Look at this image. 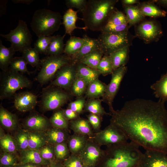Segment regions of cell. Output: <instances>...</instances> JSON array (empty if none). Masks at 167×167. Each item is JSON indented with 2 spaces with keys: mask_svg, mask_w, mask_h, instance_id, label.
<instances>
[{
  "mask_svg": "<svg viewBox=\"0 0 167 167\" xmlns=\"http://www.w3.org/2000/svg\"><path fill=\"white\" fill-rule=\"evenodd\" d=\"M165 102L137 98L126 101L111 114L110 123L146 150L167 155V111Z\"/></svg>",
  "mask_w": 167,
  "mask_h": 167,
  "instance_id": "cell-1",
  "label": "cell"
},
{
  "mask_svg": "<svg viewBox=\"0 0 167 167\" xmlns=\"http://www.w3.org/2000/svg\"><path fill=\"white\" fill-rule=\"evenodd\" d=\"M139 147L131 141L107 147L97 167H137L143 155Z\"/></svg>",
  "mask_w": 167,
  "mask_h": 167,
  "instance_id": "cell-2",
  "label": "cell"
},
{
  "mask_svg": "<svg viewBox=\"0 0 167 167\" xmlns=\"http://www.w3.org/2000/svg\"><path fill=\"white\" fill-rule=\"evenodd\" d=\"M118 0H88L82 13L87 29L101 31L106 25Z\"/></svg>",
  "mask_w": 167,
  "mask_h": 167,
  "instance_id": "cell-3",
  "label": "cell"
},
{
  "mask_svg": "<svg viewBox=\"0 0 167 167\" xmlns=\"http://www.w3.org/2000/svg\"><path fill=\"white\" fill-rule=\"evenodd\" d=\"M60 13L46 9L35 11L30 24L36 36H50L57 31L62 24Z\"/></svg>",
  "mask_w": 167,
  "mask_h": 167,
  "instance_id": "cell-4",
  "label": "cell"
},
{
  "mask_svg": "<svg viewBox=\"0 0 167 167\" xmlns=\"http://www.w3.org/2000/svg\"><path fill=\"white\" fill-rule=\"evenodd\" d=\"M135 37L127 31L119 33H101L97 39L104 55H109L117 50L129 47Z\"/></svg>",
  "mask_w": 167,
  "mask_h": 167,
  "instance_id": "cell-5",
  "label": "cell"
},
{
  "mask_svg": "<svg viewBox=\"0 0 167 167\" xmlns=\"http://www.w3.org/2000/svg\"><path fill=\"white\" fill-rule=\"evenodd\" d=\"M4 71L0 84L1 100L10 98L17 90L32 85L31 81L19 72L9 69Z\"/></svg>",
  "mask_w": 167,
  "mask_h": 167,
  "instance_id": "cell-6",
  "label": "cell"
},
{
  "mask_svg": "<svg viewBox=\"0 0 167 167\" xmlns=\"http://www.w3.org/2000/svg\"><path fill=\"white\" fill-rule=\"evenodd\" d=\"M71 63V57L64 54L58 56L48 55L41 60V67L36 80L41 84L47 83L53 79L62 67Z\"/></svg>",
  "mask_w": 167,
  "mask_h": 167,
  "instance_id": "cell-7",
  "label": "cell"
},
{
  "mask_svg": "<svg viewBox=\"0 0 167 167\" xmlns=\"http://www.w3.org/2000/svg\"><path fill=\"white\" fill-rule=\"evenodd\" d=\"M0 36L11 43V46L15 51L22 53L24 50L32 48V35L26 23L19 19L17 27L6 34Z\"/></svg>",
  "mask_w": 167,
  "mask_h": 167,
  "instance_id": "cell-8",
  "label": "cell"
},
{
  "mask_svg": "<svg viewBox=\"0 0 167 167\" xmlns=\"http://www.w3.org/2000/svg\"><path fill=\"white\" fill-rule=\"evenodd\" d=\"M48 88L43 91L41 106L45 111L55 110L60 109L67 103L70 96L62 88Z\"/></svg>",
  "mask_w": 167,
  "mask_h": 167,
  "instance_id": "cell-9",
  "label": "cell"
},
{
  "mask_svg": "<svg viewBox=\"0 0 167 167\" xmlns=\"http://www.w3.org/2000/svg\"><path fill=\"white\" fill-rule=\"evenodd\" d=\"M90 138L101 146L107 147L126 143L129 139L122 131L111 123Z\"/></svg>",
  "mask_w": 167,
  "mask_h": 167,
  "instance_id": "cell-10",
  "label": "cell"
},
{
  "mask_svg": "<svg viewBox=\"0 0 167 167\" xmlns=\"http://www.w3.org/2000/svg\"><path fill=\"white\" fill-rule=\"evenodd\" d=\"M135 36L146 44L158 41L163 35L161 24L155 20L143 21L135 26Z\"/></svg>",
  "mask_w": 167,
  "mask_h": 167,
  "instance_id": "cell-11",
  "label": "cell"
},
{
  "mask_svg": "<svg viewBox=\"0 0 167 167\" xmlns=\"http://www.w3.org/2000/svg\"><path fill=\"white\" fill-rule=\"evenodd\" d=\"M127 70V66H122L113 71L110 82L102 97V101L108 104L111 114L115 111L113 106V101Z\"/></svg>",
  "mask_w": 167,
  "mask_h": 167,
  "instance_id": "cell-12",
  "label": "cell"
},
{
  "mask_svg": "<svg viewBox=\"0 0 167 167\" xmlns=\"http://www.w3.org/2000/svg\"><path fill=\"white\" fill-rule=\"evenodd\" d=\"M105 150L92 138H89L86 146L79 154L84 165L97 167L103 159Z\"/></svg>",
  "mask_w": 167,
  "mask_h": 167,
  "instance_id": "cell-13",
  "label": "cell"
},
{
  "mask_svg": "<svg viewBox=\"0 0 167 167\" xmlns=\"http://www.w3.org/2000/svg\"><path fill=\"white\" fill-rule=\"evenodd\" d=\"M76 77V64L71 63L62 67L57 71L50 85L68 89L71 88Z\"/></svg>",
  "mask_w": 167,
  "mask_h": 167,
  "instance_id": "cell-14",
  "label": "cell"
},
{
  "mask_svg": "<svg viewBox=\"0 0 167 167\" xmlns=\"http://www.w3.org/2000/svg\"><path fill=\"white\" fill-rule=\"evenodd\" d=\"M137 167H167V155L156 151L146 150Z\"/></svg>",
  "mask_w": 167,
  "mask_h": 167,
  "instance_id": "cell-15",
  "label": "cell"
},
{
  "mask_svg": "<svg viewBox=\"0 0 167 167\" xmlns=\"http://www.w3.org/2000/svg\"><path fill=\"white\" fill-rule=\"evenodd\" d=\"M23 125L25 130L29 131L45 132L52 127L49 119L37 113L29 115Z\"/></svg>",
  "mask_w": 167,
  "mask_h": 167,
  "instance_id": "cell-16",
  "label": "cell"
},
{
  "mask_svg": "<svg viewBox=\"0 0 167 167\" xmlns=\"http://www.w3.org/2000/svg\"><path fill=\"white\" fill-rule=\"evenodd\" d=\"M37 103V96L29 92H21L14 96V106L20 112L31 111L34 109Z\"/></svg>",
  "mask_w": 167,
  "mask_h": 167,
  "instance_id": "cell-17",
  "label": "cell"
},
{
  "mask_svg": "<svg viewBox=\"0 0 167 167\" xmlns=\"http://www.w3.org/2000/svg\"><path fill=\"white\" fill-rule=\"evenodd\" d=\"M83 45L79 50L75 54L71 56V63L76 64L79 62L85 56L92 51L100 49V45L97 39L90 38L84 35Z\"/></svg>",
  "mask_w": 167,
  "mask_h": 167,
  "instance_id": "cell-18",
  "label": "cell"
},
{
  "mask_svg": "<svg viewBox=\"0 0 167 167\" xmlns=\"http://www.w3.org/2000/svg\"><path fill=\"white\" fill-rule=\"evenodd\" d=\"M19 164L28 163L39 165H49L50 162L43 159L38 149L28 148L18 152Z\"/></svg>",
  "mask_w": 167,
  "mask_h": 167,
  "instance_id": "cell-19",
  "label": "cell"
},
{
  "mask_svg": "<svg viewBox=\"0 0 167 167\" xmlns=\"http://www.w3.org/2000/svg\"><path fill=\"white\" fill-rule=\"evenodd\" d=\"M47 144L54 145L67 142L70 136L68 130L52 126L45 132Z\"/></svg>",
  "mask_w": 167,
  "mask_h": 167,
  "instance_id": "cell-20",
  "label": "cell"
},
{
  "mask_svg": "<svg viewBox=\"0 0 167 167\" xmlns=\"http://www.w3.org/2000/svg\"><path fill=\"white\" fill-rule=\"evenodd\" d=\"M69 127L76 133L92 138L94 135L92 126L88 119L80 117L69 121Z\"/></svg>",
  "mask_w": 167,
  "mask_h": 167,
  "instance_id": "cell-21",
  "label": "cell"
},
{
  "mask_svg": "<svg viewBox=\"0 0 167 167\" xmlns=\"http://www.w3.org/2000/svg\"><path fill=\"white\" fill-rule=\"evenodd\" d=\"M88 138L87 135L76 133L70 135L67 145L71 154L79 155L86 146Z\"/></svg>",
  "mask_w": 167,
  "mask_h": 167,
  "instance_id": "cell-22",
  "label": "cell"
},
{
  "mask_svg": "<svg viewBox=\"0 0 167 167\" xmlns=\"http://www.w3.org/2000/svg\"><path fill=\"white\" fill-rule=\"evenodd\" d=\"M137 6L144 16L158 18L165 17L166 15V12L156 6L152 1L140 2Z\"/></svg>",
  "mask_w": 167,
  "mask_h": 167,
  "instance_id": "cell-23",
  "label": "cell"
},
{
  "mask_svg": "<svg viewBox=\"0 0 167 167\" xmlns=\"http://www.w3.org/2000/svg\"><path fill=\"white\" fill-rule=\"evenodd\" d=\"M76 77L83 79L88 85L98 79L101 74L97 69L91 68L82 63L76 64Z\"/></svg>",
  "mask_w": 167,
  "mask_h": 167,
  "instance_id": "cell-24",
  "label": "cell"
},
{
  "mask_svg": "<svg viewBox=\"0 0 167 167\" xmlns=\"http://www.w3.org/2000/svg\"><path fill=\"white\" fill-rule=\"evenodd\" d=\"M77 11L72 9H68L63 16L62 24L64 25L66 34L71 35L75 29H79L86 30L85 27H79L76 25V21L78 19L82 20V18H79L77 15Z\"/></svg>",
  "mask_w": 167,
  "mask_h": 167,
  "instance_id": "cell-25",
  "label": "cell"
},
{
  "mask_svg": "<svg viewBox=\"0 0 167 167\" xmlns=\"http://www.w3.org/2000/svg\"><path fill=\"white\" fill-rule=\"evenodd\" d=\"M0 122L3 128L7 130L12 131L17 127L19 121L15 114L9 112L1 105Z\"/></svg>",
  "mask_w": 167,
  "mask_h": 167,
  "instance_id": "cell-26",
  "label": "cell"
},
{
  "mask_svg": "<svg viewBox=\"0 0 167 167\" xmlns=\"http://www.w3.org/2000/svg\"><path fill=\"white\" fill-rule=\"evenodd\" d=\"M123 6L130 27L143 21L144 16L137 5L124 6Z\"/></svg>",
  "mask_w": 167,
  "mask_h": 167,
  "instance_id": "cell-27",
  "label": "cell"
},
{
  "mask_svg": "<svg viewBox=\"0 0 167 167\" xmlns=\"http://www.w3.org/2000/svg\"><path fill=\"white\" fill-rule=\"evenodd\" d=\"M129 46L124 47L109 55L113 70L126 64L129 58Z\"/></svg>",
  "mask_w": 167,
  "mask_h": 167,
  "instance_id": "cell-28",
  "label": "cell"
},
{
  "mask_svg": "<svg viewBox=\"0 0 167 167\" xmlns=\"http://www.w3.org/2000/svg\"><path fill=\"white\" fill-rule=\"evenodd\" d=\"M107 85L98 79L90 84L87 88L85 97L89 98H98L104 96Z\"/></svg>",
  "mask_w": 167,
  "mask_h": 167,
  "instance_id": "cell-29",
  "label": "cell"
},
{
  "mask_svg": "<svg viewBox=\"0 0 167 167\" xmlns=\"http://www.w3.org/2000/svg\"><path fill=\"white\" fill-rule=\"evenodd\" d=\"M155 97L165 102L167 101V72L151 86Z\"/></svg>",
  "mask_w": 167,
  "mask_h": 167,
  "instance_id": "cell-30",
  "label": "cell"
},
{
  "mask_svg": "<svg viewBox=\"0 0 167 167\" xmlns=\"http://www.w3.org/2000/svg\"><path fill=\"white\" fill-rule=\"evenodd\" d=\"M15 52L11 46L9 48L5 46L0 40V67L4 71L8 69Z\"/></svg>",
  "mask_w": 167,
  "mask_h": 167,
  "instance_id": "cell-31",
  "label": "cell"
},
{
  "mask_svg": "<svg viewBox=\"0 0 167 167\" xmlns=\"http://www.w3.org/2000/svg\"><path fill=\"white\" fill-rule=\"evenodd\" d=\"M28 131L29 148L38 150L47 144L45 132Z\"/></svg>",
  "mask_w": 167,
  "mask_h": 167,
  "instance_id": "cell-32",
  "label": "cell"
},
{
  "mask_svg": "<svg viewBox=\"0 0 167 167\" xmlns=\"http://www.w3.org/2000/svg\"><path fill=\"white\" fill-rule=\"evenodd\" d=\"M63 36L57 35L51 36L47 54L48 55L58 56L64 54L65 44Z\"/></svg>",
  "mask_w": 167,
  "mask_h": 167,
  "instance_id": "cell-33",
  "label": "cell"
},
{
  "mask_svg": "<svg viewBox=\"0 0 167 167\" xmlns=\"http://www.w3.org/2000/svg\"><path fill=\"white\" fill-rule=\"evenodd\" d=\"M101 101L98 98H89L86 101L84 111L102 117L105 115H111V114L106 112L102 106Z\"/></svg>",
  "mask_w": 167,
  "mask_h": 167,
  "instance_id": "cell-34",
  "label": "cell"
},
{
  "mask_svg": "<svg viewBox=\"0 0 167 167\" xmlns=\"http://www.w3.org/2000/svg\"><path fill=\"white\" fill-rule=\"evenodd\" d=\"M104 54L101 49L94 50L84 57L79 63L91 68L96 69Z\"/></svg>",
  "mask_w": 167,
  "mask_h": 167,
  "instance_id": "cell-35",
  "label": "cell"
},
{
  "mask_svg": "<svg viewBox=\"0 0 167 167\" xmlns=\"http://www.w3.org/2000/svg\"><path fill=\"white\" fill-rule=\"evenodd\" d=\"M49 120L53 127L68 130L69 121L64 116L62 109H60L55 110Z\"/></svg>",
  "mask_w": 167,
  "mask_h": 167,
  "instance_id": "cell-36",
  "label": "cell"
},
{
  "mask_svg": "<svg viewBox=\"0 0 167 167\" xmlns=\"http://www.w3.org/2000/svg\"><path fill=\"white\" fill-rule=\"evenodd\" d=\"M84 40L83 37H71L65 44L64 54L70 56L75 54L81 48Z\"/></svg>",
  "mask_w": 167,
  "mask_h": 167,
  "instance_id": "cell-37",
  "label": "cell"
},
{
  "mask_svg": "<svg viewBox=\"0 0 167 167\" xmlns=\"http://www.w3.org/2000/svg\"><path fill=\"white\" fill-rule=\"evenodd\" d=\"M0 144L3 152L15 154L18 152L14 137L9 134H5L0 136Z\"/></svg>",
  "mask_w": 167,
  "mask_h": 167,
  "instance_id": "cell-38",
  "label": "cell"
},
{
  "mask_svg": "<svg viewBox=\"0 0 167 167\" xmlns=\"http://www.w3.org/2000/svg\"><path fill=\"white\" fill-rule=\"evenodd\" d=\"M22 57L28 64L33 67H38L40 65L39 53L34 48L27 49L23 52Z\"/></svg>",
  "mask_w": 167,
  "mask_h": 167,
  "instance_id": "cell-39",
  "label": "cell"
},
{
  "mask_svg": "<svg viewBox=\"0 0 167 167\" xmlns=\"http://www.w3.org/2000/svg\"><path fill=\"white\" fill-rule=\"evenodd\" d=\"M14 138L16 144L18 152L29 148L28 131L20 129L15 133Z\"/></svg>",
  "mask_w": 167,
  "mask_h": 167,
  "instance_id": "cell-40",
  "label": "cell"
},
{
  "mask_svg": "<svg viewBox=\"0 0 167 167\" xmlns=\"http://www.w3.org/2000/svg\"><path fill=\"white\" fill-rule=\"evenodd\" d=\"M27 64L22 56L15 57L11 61L8 69L17 72L29 74L30 72L27 67Z\"/></svg>",
  "mask_w": 167,
  "mask_h": 167,
  "instance_id": "cell-41",
  "label": "cell"
},
{
  "mask_svg": "<svg viewBox=\"0 0 167 167\" xmlns=\"http://www.w3.org/2000/svg\"><path fill=\"white\" fill-rule=\"evenodd\" d=\"M126 24H128L125 15L115 7L110 15L106 25H119Z\"/></svg>",
  "mask_w": 167,
  "mask_h": 167,
  "instance_id": "cell-42",
  "label": "cell"
},
{
  "mask_svg": "<svg viewBox=\"0 0 167 167\" xmlns=\"http://www.w3.org/2000/svg\"><path fill=\"white\" fill-rule=\"evenodd\" d=\"M88 86L87 83L83 79L76 77L70 88L71 91L75 96L80 97L86 90Z\"/></svg>",
  "mask_w": 167,
  "mask_h": 167,
  "instance_id": "cell-43",
  "label": "cell"
},
{
  "mask_svg": "<svg viewBox=\"0 0 167 167\" xmlns=\"http://www.w3.org/2000/svg\"><path fill=\"white\" fill-rule=\"evenodd\" d=\"M54 147L56 160L63 161L71 155L67 142L56 144L54 146Z\"/></svg>",
  "mask_w": 167,
  "mask_h": 167,
  "instance_id": "cell-44",
  "label": "cell"
},
{
  "mask_svg": "<svg viewBox=\"0 0 167 167\" xmlns=\"http://www.w3.org/2000/svg\"><path fill=\"white\" fill-rule=\"evenodd\" d=\"M96 69L104 76L112 73L113 70L109 55H104Z\"/></svg>",
  "mask_w": 167,
  "mask_h": 167,
  "instance_id": "cell-45",
  "label": "cell"
},
{
  "mask_svg": "<svg viewBox=\"0 0 167 167\" xmlns=\"http://www.w3.org/2000/svg\"><path fill=\"white\" fill-rule=\"evenodd\" d=\"M51 38V36L38 37L34 43V48L39 54H47Z\"/></svg>",
  "mask_w": 167,
  "mask_h": 167,
  "instance_id": "cell-46",
  "label": "cell"
},
{
  "mask_svg": "<svg viewBox=\"0 0 167 167\" xmlns=\"http://www.w3.org/2000/svg\"><path fill=\"white\" fill-rule=\"evenodd\" d=\"M16 154L3 152L1 154L0 163L1 167H15L18 163Z\"/></svg>",
  "mask_w": 167,
  "mask_h": 167,
  "instance_id": "cell-47",
  "label": "cell"
},
{
  "mask_svg": "<svg viewBox=\"0 0 167 167\" xmlns=\"http://www.w3.org/2000/svg\"><path fill=\"white\" fill-rule=\"evenodd\" d=\"M38 150L44 159L50 162L56 160L54 146L47 144Z\"/></svg>",
  "mask_w": 167,
  "mask_h": 167,
  "instance_id": "cell-48",
  "label": "cell"
},
{
  "mask_svg": "<svg viewBox=\"0 0 167 167\" xmlns=\"http://www.w3.org/2000/svg\"><path fill=\"white\" fill-rule=\"evenodd\" d=\"M130 27L128 24L119 25H106L101 30V33H119L128 31Z\"/></svg>",
  "mask_w": 167,
  "mask_h": 167,
  "instance_id": "cell-49",
  "label": "cell"
},
{
  "mask_svg": "<svg viewBox=\"0 0 167 167\" xmlns=\"http://www.w3.org/2000/svg\"><path fill=\"white\" fill-rule=\"evenodd\" d=\"M87 117L95 133L98 132L101 130V128L102 117L96 114L90 113L87 115Z\"/></svg>",
  "mask_w": 167,
  "mask_h": 167,
  "instance_id": "cell-50",
  "label": "cell"
},
{
  "mask_svg": "<svg viewBox=\"0 0 167 167\" xmlns=\"http://www.w3.org/2000/svg\"><path fill=\"white\" fill-rule=\"evenodd\" d=\"M63 163L66 167H83L84 166L79 155L71 154Z\"/></svg>",
  "mask_w": 167,
  "mask_h": 167,
  "instance_id": "cell-51",
  "label": "cell"
},
{
  "mask_svg": "<svg viewBox=\"0 0 167 167\" xmlns=\"http://www.w3.org/2000/svg\"><path fill=\"white\" fill-rule=\"evenodd\" d=\"M86 101L85 98L83 97H79L74 101L70 103L67 108L80 115L84 111Z\"/></svg>",
  "mask_w": 167,
  "mask_h": 167,
  "instance_id": "cell-52",
  "label": "cell"
},
{
  "mask_svg": "<svg viewBox=\"0 0 167 167\" xmlns=\"http://www.w3.org/2000/svg\"><path fill=\"white\" fill-rule=\"evenodd\" d=\"M65 4L69 9L76 8L82 13L85 10L88 2L86 0H66Z\"/></svg>",
  "mask_w": 167,
  "mask_h": 167,
  "instance_id": "cell-53",
  "label": "cell"
},
{
  "mask_svg": "<svg viewBox=\"0 0 167 167\" xmlns=\"http://www.w3.org/2000/svg\"><path fill=\"white\" fill-rule=\"evenodd\" d=\"M62 111L64 116L69 121L80 117L79 114L70 109H62Z\"/></svg>",
  "mask_w": 167,
  "mask_h": 167,
  "instance_id": "cell-54",
  "label": "cell"
},
{
  "mask_svg": "<svg viewBox=\"0 0 167 167\" xmlns=\"http://www.w3.org/2000/svg\"><path fill=\"white\" fill-rule=\"evenodd\" d=\"M49 166V167H66L63 164V162L56 159L51 161Z\"/></svg>",
  "mask_w": 167,
  "mask_h": 167,
  "instance_id": "cell-55",
  "label": "cell"
},
{
  "mask_svg": "<svg viewBox=\"0 0 167 167\" xmlns=\"http://www.w3.org/2000/svg\"><path fill=\"white\" fill-rule=\"evenodd\" d=\"M123 5L132 6L135 4L140 3L139 0H122L121 1Z\"/></svg>",
  "mask_w": 167,
  "mask_h": 167,
  "instance_id": "cell-56",
  "label": "cell"
},
{
  "mask_svg": "<svg viewBox=\"0 0 167 167\" xmlns=\"http://www.w3.org/2000/svg\"><path fill=\"white\" fill-rule=\"evenodd\" d=\"M152 1L159 6L167 8V0H155Z\"/></svg>",
  "mask_w": 167,
  "mask_h": 167,
  "instance_id": "cell-57",
  "label": "cell"
},
{
  "mask_svg": "<svg viewBox=\"0 0 167 167\" xmlns=\"http://www.w3.org/2000/svg\"><path fill=\"white\" fill-rule=\"evenodd\" d=\"M40 165H41L28 163L24 164H18L15 167H38Z\"/></svg>",
  "mask_w": 167,
  "mask_h": 167,
  "instance_id": "cell-58",
  "label": "cell"
},
{
  "mask_svg": "<svg viewBox=\"0 0 167 167\" xmlns=\"http://www.w3.org/2000/svg\"><path fill=\"white\" fill-rule=\"evenodd\" d=\"M12 2L14 3H23L26 4H29L32 2L33 0H12Z\"/></svg>",
  "mask_w": 167,
  "mask_h": 167,
  "instance_id": "cell-59",
  "label": "cell"
},
{
  "mask_svg": "<svg viewBox=\"0 0 167 167\" xmlns=\"http://www.w3.org/2000/svg\"><path fill=\"white\" fill-rule=\"evenodd\" d=\"M38 167H49V165H41Z\"/></svg>",
  "mask_w": 167,
  "mask_h": 167,
  "instance_id": "cell-60",
  "label": "cell"
},
{
  "mask_svg": "<svg viewBox=\"0 0 167 167\" xmlns=\"http://www.w3.org/2000/svg\"><path fill=\"white\" fill-rule=\"evenodd\" d=\"M83 167H93V166H86V165H84Z\"/></svg>",
  "mask_w": 167,
  "mask_h": 167,
  "instance_id": "cell-61",
  "label": "cell"
}]
</instances>
